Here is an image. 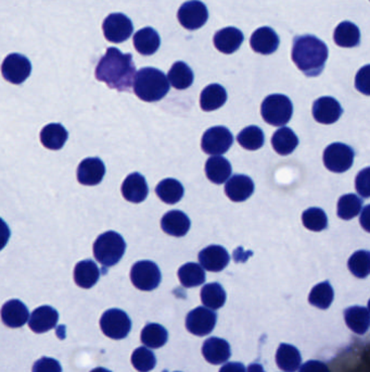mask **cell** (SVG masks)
<instances>
[{
    "instance_id": "obj_50",
    "label": "cell",
    "mask_w": 370,
    "mask_h": 372,
    "mask_svg": "<svg viewBox=\"0 0 370 372\" xmlns=\"http://www.w3.org/2000/svg\"><path fill=\"white\" fill-rule=\"evenodd\" d=\"M220 372H245V367L240 362H228L220 368Z\"/></svg>"
},
{
    "instance_id": "obj_49",
    "label": "cell",
    "mask_w": 370,
    "mask_h": 372,
    "mask_svg": "<svg viewBox=\"0 0 370 372\" xmlns=\"http://www.w3.org/2000/svg\"><path fill=\"white\" fill-rule=\"evenodd\" d=\"M11 231L8 224L0 218V251L5 248L10 239Z\"/></svg>"
},
{
    "instance_id": "obj_8",
    "label": "cell",
    "mask_w": 370,
    "mask_h": 372,
    "mask_svg": "<svg viewBox=\"0 0 370 372\" xmlns=\"http://www.w3.org/2000/svg\"><path fill=\"white\" fill-rule=\"evenodd\" d=\"M103 335L113 339H122L127 337L132 330V321L128 314L118 308L103 312L100 319Z\"/></svg>"
},
{
    "instance_id": "obj_14",
    "label": "cell",
    "mask_w": 370,
    "mask_h": 372,
    "mask_svg": "<svg viewBox=\"0 0 370 372\" xmlns=\"http://www.w3.org/2000/svg\"><path fill=\"white\" fill-rule=\"evenodd\" d=\"M313 117L318 124H333L340 119L342 107L337 99L325 96L316 99L313 103Z\"/></svg>"
},
{
    "instance_id": "obj_17",
    "label": "cell",
    "mask_w": 370,
    "mask_h": 372,
    "mask_svg": "<svg viewBox=\"0 0 370 372\" xmlns=\"http://www.w3.org/2000/svg\"><path fill=\"white\" fill-rule=\"evenodd\" d=\"M121 191L126 201L133 204H141L147 198L149 187L145 176L138 172H134L124 180Z\"/></svg>"
},
{
    "instance_id": "obj_28",
    "label": "cell",
    "mask_w": 370,
    "mask_h": 372,
    "mask_svg": "<svg viewBox=\"0 0 370 372\" xmlns=\"http://www.w3.org/2000/svg\"><path fill=\"white\" fill-rule=\"evenodd\" d=\"M233 168L227 159L222 156H212L205 164V174L212 183L223 184L229 179Z\"/></svg>"
},
{
    "instance_id": "obj_18",
    "label": "cell",
    "mask_w": 370,
    "mask_h": 372,
    "mask_svg": "<svg viewBox=\"0 0 370 372\" xmlns=\"http://www.w3.org/2000/svg\"><path fill=\"white\" fill-rule=\"evenodd\" d=\"M279 36L275 31L268 26H263L252 34L250 45L253 51L261 55H272L279 47Z\"/></svg>"
},
{
    "instance_id": "obj_47",
    "label": "cell",
    "mask_w": 370,
    "mask_h": 372,
    "mask_svg": "<svg viewBox=\"0 0 370 372\" xmlns=\"http://www.w3.org/2000/svg\"><path fill=\"white\" fill-rule=\"evenodd\" d=\"M369 66H365L358 71V76H356L355 85L358 91L362 92L365 95H369Z\"/></svg>"
},
{
    "instance_id": "obj_22",
    "label": "cell",
    "mask_w": 370,
    "mask_h": 372,
    "mask_svg": "<svg viewBox=\"0 0 370 372\" xmlns=\"http://www.w3.org/2000/svg\"><path fill=\"white\" fill-rule=\"evenodd\" d=\"M243 40H245V36L243 32L233 26L222 28L216 32L213 38L216 49L226 55L237 51L243 45Z\"/></svg>"
},
{
    "instance_id": "obj_31",
    "label": "cell",
    "mask_w": 370,
    "mask_h": 372,
    "mask_svg": "<svg viewBox=\"0 0 370 372\" xmlns=\"http://www.w3.org/2000/svg\"><path fill=\"white\" fill-rule=\"evenodd\" d=\"M272 145L276 153L281 156H288L298 147V136L290 128L283 126L274 133L272 137Z\"/></svg>"
},
{
    "instance_id": "obj_34",
    "label": "cell",
    "mask_w": 370,
    "mask_h": 372,
    "mask_svg": "<svg viewBox=\"0 0 370 372\" xmlns=\"http://www.w3.org/2000/svg\"><path fill=\"white\" fill-rule=\"evenodd\" d=\"M276 362L283 371L294 372L300 367L302 357L297 347L290 344H281L276 354Z\"/></svg>"
},
{
    "instance_id": "obj_12",
    "label": "cell",
    "mask_w": 370,
    "mask_h": 372,
    "mask_svg": "<svg viewBox=\"0 0 370 372\" xmlns=\"http://www.w3.org/2000/svg\"><path fill=\"white\" fill-rule=\"evenodd\" d=\"M32 72V63L26 56L10 53L6 57L1 65L3 78L11 84H22L28 80Z\"/></svg>"
},
{
    "instance_id": "obj_32",
    "label": "cell",
    "mask_w": 370,
    "mask_h": 372,
    "mask_svg": "<svg viewBox=\"0 0 370 372\" xmlns=\"http://www.w3.org/2000/svg\"><path fill=\"white\" fill-rule=\"evenodd\" d=\"M333 40L337 45L343 48L358 47L360 43V31L354 23L350 21L341 22L335 28Z\"/></svg>"
},
{
    "instance_id": "obj_23",
    "label": "cell",
    "mask_w": 370,
    "mask_h": 372,
    "mask_svg": "<svg viewBox=\"0 0 370 372\" xmlns=\"http://www.w3.org/2000/svg\"><path fill=\"white\" fill-rule=\"evenodd\" d=\"M191 221L185 212L180 210H170L163 216L161 228L170 237H185L191 230Z\"/></svg>"
},
{
    "instance_id": "obj_27",
    "label": "cell",
    "mask_w": 370,
    "mask_h": 372,
    "mask_svg": "<svg viewBox=\"0 0 370 372\" xmlns=\"http://www.w3.org/2000/svg\"><path fill=\"white\" fill-rule=\"evenodd\" d=\"M134 46L141 55L151 56L158 51L161 38L158 32L152 28H143L134 35Z\"/></svg>"
},
{
    "instance_id": "obj_40",
    "label": "cell",
    "mask_w": 370,
    "mask_h": 372,
    "mask_svg": "<svg viewBox=\"0 0 370 372\" xmlns=\"http://www.w3.org/2000/svg\"><path fill=\"white\" fill-rule=\"evenodd\" d=\"M362 208H363L362 198H360L355 194H345L339 199L337 212H338L339 218L348 221L358 216Z\"/></svg>"
},
{
    "instance_id": "obj_43",
    "label": "cell",
    "mask_w": 370,
    "mask_h": 372,
    "mask_svg": "<svg viewBox=\"0 0 370 372\" xmlns=\"http://www.w3.org/2000/svg\"><path fill=\"white\" fill-rule=\"evenodd\" d=\"M349 270L353 276L360 279L368 277L370 272V253L358 251L350 257L348 262Z\"/></svg>"
},
{
    "instance_id": "obj_19",
    "label": "cell",
    "mask_w": 370,
    "mask_h": 372,
    "mask_svg": "<svg viewBox=\"0 0 370 372\" xmlns=\"http://www.w3.org/2000/svg\"><path fill=\"white\" fill-rule=\"evenodd\" d=\"M1 320L7 327L21 328L26 325L30 317L28 308L19 299H10L3 304L0 310Z\"/></svg>"
},
{
    "instance_id": "obj_4",
    "label": "cell",
    "mask_w": 370,
    "mask_h": 372,
    "mask_svg": "<svg viewBox=\"0 0 370 372\" xmlns=\"http://www.w3.org/2000/svg\"><path fill=\"white\" fill-rule=\"evenodd\" d=\"M93 251L96 260L105 268H110L125 254L126 242L118 232H105L96 239Z\"/></svg>"
},
{
    "instance_id": "obj_45",
    "label": "cell",
    "mask_w": 370,
    "mask_h": 372,
    "mask_svg": "<svg viewBox=\"0 0 370 372\" xmlns=\"http://www.w3.org/2000/svg\"><path fill=\"white\" fill-rule=\"evenodd\" d=\"M32 372H62V367L53 358L42 357L34 364Z\"/></svg>"
},
{
    "instance_id": "obj_35",
    "label": "cell",
    "mask_w": 370,
    "mask_h": 372,
    "mask_svg": "<svg viewBox=\"0 0 370 372\" xmlns=\"http://www.w3.org/2000/svg\"><path fill=\"white\" fill-rule=\"evenodd\" d=\"M168 82L176 90H186L193 85L195 76L193 70L184 61H177L168 71Z\"/></svg>"
},
{
    "instance_id": "obj_20",
    "label": "cell",
    "mask_w": 370,
    "mask_h": 372,
    "mask_svg": "<svg viewBox=\"0 0 370 372\" xmlns=\"http://www.w3.org/2000/svg\"><path fill=\"white\" fill-rule=\"evenodd\" d=\"M59 314L51 306H40L36 308L28 319V327L33 332L45 333L57 326Z\"/></svg>"
},
{
    "instance_id": "obj_24",
    "label": "cell",
    "mask_w": 370,
    "mask_h": 372,
    "mask_svg": "<svg viewBox=\"0 0 370 372\" xmlns=\"http://www.w3.org/2000/svg\"><path fill=\"white\" fill-rule=\"evenodd\" d=\"M202 354L205 360L212 365H222L229 360L231 350L229 343L225 339L210 337L203 343Z\"/></svg>"
},
{
    "instance_id": "obj_15",
    "label": "cell",
    "mask_w": 370,
    "mask_h": 372,
    "mask_svg": "<svg viewBox=\"0 0 370 372\" xmlns=\"http://www.w3.org/2000/svg\"><path fill=\"white\" fill-rule=\"evenodd\" d=\"M78 181L82 185L95 186L101 183L105 176V166L103 161L98 157L84 159L78 164Z\"/></svg>"
},
{
    "instance_id": "obj_48",
    "label": "cell",
    "mask_w": 370,
    "mask_h": 372,
    "mask_svg": "<svg viewBox=\"0 0 370 372\" xmlns=\"http://www.w3.org/2000/svg\"><path fill=\"white\" fill-rule=\"evenodd\" d=\"M299 372H331L325 362L319 360H310L306 362L304 365L301 366Z\"/></svg>"
},
{
    "instance_id": "obj_30",
    "label": "cell",
    "mask_w": 370,
    "mask_h": 372,
    "mask_svg": "<svg viewBox=\"0 0 370 372\" xmlns=\"http://www.w3.org/2000/svg\"><path fill=\"white\" fill-rule=\"evenodd\" d=\"M227 101V92L220 84H210L203 90L200 96L202 110L214 111L223 107Z\"/></svg>"
},
{
    "instance_id": "obj_7",
    "label": "cell",
    "mask_w": 370,
    "mask_h": 372,
    "mask_svg": "<svg viewBox=\"0 0 370 372\" xmlns=\"http://www.w3.org/2000/svg\"><path fill=\"white\" fill-rule=\"evenodd\" d=\"M355 151L344 143H333L324 151V164L326 168L335 174L348 171L353 166Z\"/></svg>"
},
{
    "instance_id": "obj_33",
    "label": "cell",
    "mask_w": 370,
    "mask_h": 372,
    "mask_svg": "<svg viewBox=\"0 0 370 372\" xmlns=\"http://www.w3.org/2000/svg\"><path fill=\"white\" fill-rule=\"evenodd\" d=\"M155 193L163 203L168 205H175L183 198L185 189H184L183 184L180 183L179 181L168 178V179L162 180L157 185Z\"/></svg>"
},
{
    "instance_id": "obj_37",
    "label": "cell",
    "mask_w": 370,
    "mask_h": 372,
    "mask_svg": "<svg viewBox=\"0 0 370 372\" xmlns=\"http://www.w3.org/2000/svg\"><path fill=\"white\" fill-rule=\"evenodd\" d=\"M201 301L210 310H220L226 303L225 289L218 282L205 285L201 289Z\"/></svg>"
},
{
    "instance_id": "obj_51",
    "label": "cell",
    "mask_w": 370,
    "mask_h": 372,
    "mask_svg": "<svg viewBox=\"0 0 370 372\" xmlns=\"http://www.w3.org/2000/svg\"><path fill=\"white\" fill-rule=\"evenodd\" d=\"M369 206L366 207L365 212L360 217V224H363L365 226L366 231H369L368 230V222H369Z\"/></svg>"
},
{
    "instance_id": "obj_1",
    "label": "cell",
    "mask_w": 370,
    "mask_h": 372,
    "mask_svg": "<svg viewBox=\"0 0 370 372\" xmlns=\"http://www.w3.org/2000/svg\"><path fill=\"white\" fill-rule=\"evenodd\" d=\"M136 74L132 53H123L120 49L110 47L98 62L95 76L98 81L118 92L130 91Z\"/></svg>"
},
{
    "instance_id": "obj_42",
    "label": "cell",
    "mask_w": 370,
    "mask_h": 372,
    "mask_svg": "<svg viewBox=\"0 0 370 372\" xmlns=\"http://www.w3.org/2000/svg\"><path fill=\"white\" fill-rule=\"evenodd\" d=\"M303 226L313 232H321L328 228V218L323 209L313 207L306 209L302 214Z\"/></svg>"
},
{
    "instance_id": "obj_38",
    "label": "cell",
    "mask_w": 370,
    "mask_h": 372,
    "mask_svg": "<svg viewBox=\"0 0 370 372\" xmlns=\"http://www.w3.org/2000/svg\"><path fill=\"white\" fill-rule=\"evenodd\" d=\"M168 339L166 328L158 323H148L141 331V342L149 348H160L166 344Z\"/></svg>"
},
{
    "instance_id": "obj_10",
    "label": "cell",
    "mask_w": 370,
    "mask_h": 372,
    "mask_svg": "<svg viewBox=\"0 0 370 372\" xmlns=\"http://www.w3.org/2000/svg\"><path fill=\"white\" fill-rule=\"evenodd\" d=\"M103 30L105 37L109 42L120 44L132 36L134 26L127 15L123 13H111L103 21Z\"/></svg>"
},
{
    "instance_id": "obj_13",
    "label": "cell",
    "mask_w": 370,
    "mask_h": 372,
    "mask_svg": "<svg viewBox=\"0 0 370 372\" xmlns=\"http://www.w3.org/2000/svg\"><path fill=\"white\" fill-rule=\"evenodd\" d=\"M218 314L206 307H197L186 318V328L189 332L198 337L210 335L216 326Z\"/></svg>"
},
{
    "instance_id": "obj_25",
    "label": "cell",
    "mask_w": 370,
    "mask_h": 372,
    "mask_svg": "<svg viewBox=\"0 0 370 372\" xmlns=\"http://www.w3.org/2000/svg\"><path fill=\"white\" fill-rule=\"evenodd\" d=\"M100 269L93 260H82L74 268V281L82 289H91L100 279Z\"/></svg>"
},
{
    "instance_id": "obj_41",
    "label": "cell",
    "mask_w": 370,
    "mask_h": 372,
    "mask_svg": "<svg viewBox=\"0 0 370 372\" xmlns=\"http://www.w3.org/2000/svg\"><path fill=\"white\" fill-rule=\"evenodd\" d=\"M335 292L328 281L321 282L310 291L308 302L319 310H327L333 304Z\"/></svg>"
},
{
    "instance_id": "obj_16",
    "label": "cell",
    "mask_w": 370,
    "mask_h": 372,
    "mask_svg": "<svg viewBox=\"0 0 370 372\" xmlns=\"http://www.w3.org/2000/svg\"><path fill=\"white\" fill-rule=\"evenodd\" d=\"M230 256L225 247L220 245H210L199 253V262L205 270L220 272L229 264Z\"/></svg>"
},
{
    "instance_id": "obj_52",
    "label": "cell",
    "mask_w": 370,
    "mask_h": 372,
    "mask_svg": "<svg viewBox=\"0 0 370 372\" xmlns=\"http://www.w3.org/2000/svg\"><path fill=\"white\" fill-rule=\"evenodd\" d=\"M248 372H265V370L260 364H252V365L249 366Z\"/></svg>"
},
{
    "instance_id": "obj_9",
    "label": "cell",
    "mask_w": 370,
    "mask_h": 372,
    "mask_svg": "<svg viewBox=\"0 0 370 372\" xmlns=\"http://www.w3.org/2000/svg\"><path fill=\"white\" fill-rule=\"evenodd\" d=\"M233 143V134L226 126H213L203 134L201 149L208 155L220 156L227 153Z\"/></svg>"
},
{
    "instance_id": "obj_6",
    "label": "cell",
    "mask_w": 370,
    "mask_h": 372,
    "mask_svg": "<svg viewBox=\"0 0 370 372\" xmlns=\"http://www.w3.org/2000/svg\"><path fill=\"white\" fill-rule=\"evenodd\" d=\"M130 280L134 287L141 291L149 292L160 285L162 274L158 264L150 260H141L132 267Z\"/></svg>"
},
{
    "instance_id": "obj_3",
    "label": "cell",
    "mask_w": 370,
    "mask_h": 372,
    "mask_svg": "<svg viewBox=\"0 0 370 372\" xmlns=\"http://www.w3.org/2000/svg\"><path fill=\"white\" fill-rule=\"evenodd\" d=\"M133 87L138 99L155 103L166 97L170 91V82L162 71L148 67L136 72Z\"/></svg>"
},
{
    "instance_id": "obj_46",
    "label": "cell",
    "mask_w": 370,
    "mask_h": 372,
    "mask_svg": "<svg viewBox=\"0 0 370 372\" xmlns=\"http://www.w3.org/2000/svg\"><path fill=\"white\" fill-rule=\"evenodd\" d=\"M369 168H365L363 171L358 174V178H356V189L364 198L369 197Z\"/></svg>"
},
{
    "instance_id": "obj_29",
    "label": "cell",
    "mask_w": 370,
    "mask_h": 372,
    "mask_svg": "<svg viewBox=\"0 0 370 372\" xmlns=\"http://www.w3.org/2000/svg\"><path fill=\"white\" fill-rule=\"evenodd\" d=\"M346 326L356 335L367 332L370 325V314L367 307L352 306L344 312Z\"/></svg>"
},
{
    "instance_id": "obj_26",
    "label": "cell",
    "mask_w": 370,
    "mask_h": 372,
    "mask_svg": "<svg viewBox=\"0 0 370 372\" xmlns=\"http://www.w3.org/2000/svg\"><path fill=\"white\" fill-rule=\"evenodd\" d=\"M68 139V131L60 124H47L40 131V142L46 149L51 151H59L62 149Z\"/></svg>"
},
{
    "instance_id": "obj_11",
    "label": "cell",
    "mask_w": 370,
    "mask_h": 372,
    "mask_svg": "<svg viewBox=\"0 0 370 372\" xmlns=\"http://www.w3.org/2000/svg\"><path fill=\"white\" fill-rule=\"evenodd\" d=\"M177 18L186 30H198L208 22V8L200 0H189L179 8Z\"/></svg>"
},
{
    "instance_id": "obj_39",
    "label": "cell",
    "mask_w": 370,
    "mask_h": 372,
    "mask_svg": "<svg viewBox=\"0 0 370 372\" xmlns=\"http://www.w3.org/2000/svg\"><path fill=\"white\" fill-rule=\"evenodd\" d=\"M238 143L248 151H258L265 143V136L262 128L256 126H247L237 136Z\"/></svg>"
},
{
    "instance_id": "obj_36",
    "label": "cell",
    "mask_w": 370,
    "mask_h": 372,
    "mask_svg": "<svg viewBox=\"0 0 370 372\" xmlns=\"http://www.w3.org/2000/svg\"><path fill=\"white\" fill-rule=\"evenodd\" d=\"M178 278L183 287H195L204 283L206 276L201 264L188 262L180 267L178 270Z\"/></svg>"
},
{
    "instance_id": "obj_21",
    "label": "cell",
    "mask_w": 370,
    "mask_h": 372,
    "mask_svg": "<svg viewBox=\"0 0 370 372\" xmlns=\"http://www.w3.org/2000/svg\"><path fill=\"white\" fill-rule=\"evenodd\" d=\"M254 192V182L245 174H235L228 180L225 193L228 198L235 203H241L250 198Z\"/></svg>"
},
{
    "instance_id": "obj_53",
    "label": "cell",
    "mask_w": 370,
    "mask_h": 372,
    "mask_svg": "<svg viewBox=\"0 0 370 372\" xmlns=\"http://www.w3.org/2000/svg\"><path fill=\"white\" fill-rule=\"evenodd\" d=\"M90 372H111L110 370L105 369V368H96V369L91 370Z\"/></svg>"
},
{
    "instance_id": "obj_2",
    "label": "cell",
    "mask_w": 370,
    "mask_h": 372,
    "mask_svg": "<svg viewBox=\"0 0 370 372\" xmlns=\"http://www.w3.org/2000/svg\"><path fill=\"white\" fill-rule=\"evenodd\" d=\"M329 51L323 40L316 36H297L293 40L291 57L295 66L310 78L319 76L325 69Z\"/></svg>"
},
{
    "instance_id": "obj_5",
    "label": "cell",
    "mask_w": 370,
    "mask_h": 372,
    "mask_svg": "<svg viewBox=\"0 0 370 372\" xmlns=\"http://www.w3.org/2000/svg\"><path fill=\"white\" fill-rule=\"evenodd\" d=\"M261 113L266 124L274 126H285L293 115L292 101L283 94H273L263 101Z\"/></svg>"
},
{
    "instance_id": "obj_44",
    "label": "cell",
    "mask_w": 370,
    "mask_h": 372,
    "mask_svg": "<svg viewBox=\"0 0 370 372\" xmlns=\"http://www.w3.org/2000/svg\"><path fill=\"white\" fill-rule=\"evenodd\" d=\"M132 364L139 372H149L157 365V358L148 347H138L132 355Z\"/></svg>"
}]
</instances>
